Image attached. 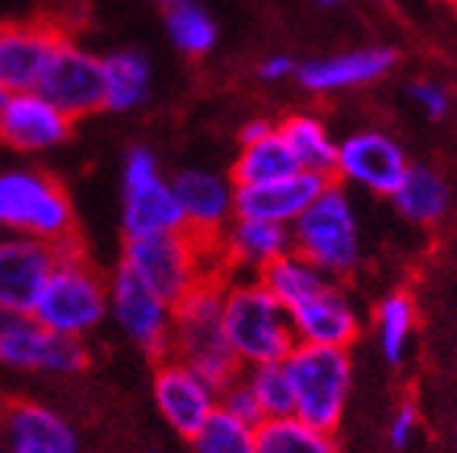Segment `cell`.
<instances>
[{
  "label": "cell",
  "mask_w": 457,
  "mask_h": 453,
  "mask_svg": "<svg viewBox=\"0 0 457 453\" xmlns=\"http://www.w3.org/2000/svg\"><path fill=\"white\" fill-rule=\"evenodd\" d=\"M222 330L242 368L286 361L299 342L289 311L257 276H226Z\"/></svg>",
  "instance_id": "obj_1"
},
{
  "label": "cell",
  "mask_w": 457,
  "mask_h": 453,
  "mask_svg": "<svg viewBox=\"0 0 457 453\" xmlns=\"http://www.w3.org/2000/svg\"><path fill=\"white\" fill-rule=\"evenodd\" d=\"M222 289H226V273H213L194 285L181 301H175V324H171L169 342L171 358L197 368L216 387L242 375V365L222 330Z\"/></svg>",
  "instance_id": "obj_2"
},
{
  "label": "cell",
  "mask_w": 457,
  "mask_h": 453,
  "mask_svg": "<svg viewBox=\"0 0 457 453\" xmlns=\"http://www.w3.org/2000/svg\"><path fill=\"white\" fill-rule=\"evenodd\" d=\"M143 285H150L165 301H181L197 283L222 273L216 260V241H204L187 228L179 232L124 238L121 263Z\"/></svg>",
  "instance_id": "obj_3"
},
{
  "label": "cell",
  "mask_w": 457,
  "mask_h": 453,
  "mask_svg": "<svg viewBox=\"0 0 457 453\" xmlns=\"http://www.w3.org/2000/svg\"><path fill=\"white\" fill-rule=\"evenodd\" d=\"M32 314L48 330L73 340H89L108 317V279L93 267L79 244L61 248Z\"/></svg>",
  "instance_id": "obj_4"
},
{
  "label": "cell",
  "mask_w": 457,
  "mask_h": 453,
  "mask_svg": "<svg viewBox=\"0 0 457 453\" xmlns=\"http://www.w3.org/2000/svg\"><path fill=\"white\" fill-rule=\"evenodd\" d=\"M293 251L321 267L328 276L350 279L362 263V232L356 210L340 181H328L308 210L289 226Z\"/></svg>",
  "instance_id": "obj_5"
},
{
  "label": "cell",
  "mask_w": 457,
  "mask_h": 453,
  "mask_svg": "<svg viewBox=\"0 0 457 453\" xmlns=\"http://www.w3.org/2000/svg\"><path fill=\"white\" fill-rule=\"evenodd\" d=\"M0 228L48 241L54 248L79 244L77 213L67 191L36 169L0 171Z\"/></svg>",
  "instance_id": "obj_6"
},
{
  "label": "cell",
  "mask_w": 457,
  "mask_h": 453,
  "mask_svg": "<svg viewBox=\"0 0 457 453\" xmlns=\"http://www.w3.org/2000/svg\"><path fill=\"white\" fill-rule=\"evenodd\" d=\"M293 381L295 418L321 432H337L353 393V355L340 346L295 342L286 358Z\"/></svg>",
  "instance_id": "obj_7"
},
{
  "label": "cell",
  "mask_w": 457,
  "mask_h": 453,
  "mask_svg": "<svg viewBox=\"0 0 457 453\" xmlns=\"http://www.w3.org/2000/svg\"><path fill=\"white\" fill-rule=\"evenodd\" d=\"M89 365L86 340L61 336L42 324L36 314L4 311L0 308V368L20 375L71 377Z\"/></svg>",
  "instance_id": "obj_8"
},
{
  "label": "cell",
  "mask_w": 457,
  "mask_h": 453,
  "mask_svg": "<svg viewBox=\"0 0 457 453\" xmlns=\"http://www.w3.org/2000/svg\"><path fill=\"white\" fill-rule=\"evenodd\" d=\"M121 226L124 238L179 232L185 228L179 197L171 191V177L162 175L159 159L150 149H130L121 169Z\"/></svg>",
  "instance_id": "obj_9"
},
{
  "label": "cell",
  "mask_w": 457,
  "mask_h": 453,
  "mask_svg": "<svg viewBox=\"0 0 457 453\" xmlns=\"http://www.w3.org/2000/svg\"><path fill=\"white\" fill-rule=\"evenodd\" d=\"M108 317L121 326V334L153 358H165L175 324V305L143 285L134 273L118 267L108 276Z\"/></svg>",
  "instance_id": "obj_10"
},
{
  "label": "cell",
  "mask_w": 457,
  "mask_h": 453,
  "mask_svg": "<svg viewBox=\"0 0 457 453\" xmlns=\"http://www.w3.org/2000/svg\"><path fill=\"white\" fill-rule=\"evenodd\" d=\"M71 38L64 29L38 13L29 20L0 22V89L7 95L38 89L51 57Z\"/></svg>",
  "instance_id": "obj_11"
},
{
  "label": "cell",
  "mask_w": 457,
  "mask_h": 453,
  "mask_svg": "<svg viewBox=\"0 0 457 453\" xmlns=\"http://www.w3.org/2000/svg\"><path fill=\"white\" fill-rule=\"evenodd\" d=\"M153 403L165 425L187 441L220 409V387L197 368L165 355L153 371Z\"/></svg>",
  "instance_id": "obj_12"
},
{
  "label": "cell",
  "mask_w": 457,
  "mask_h": 453,
  "mask_svg": "<svg viewBox=\"0 0 457 453\" xmlns=\"http://www.w3.org/2000/svg\"><path fill=\"white\" fill-rule=\"evenodd\" d=\"M407 169L410 159L403 146L385 130H356L337 143L334 181H340L343 187L353 185L375 197H391Z\"/></svg>",
  "instance_id": "obj_13"
},
{
  "label": "cell",
  "mask_w": 457,
  "mask_h": 453,
  "mask_svg": "<svg viewBox=\"0 0 457 453\" xmlns=\"http://www.w3.org/2000/svg\"><path fill=\"white\" fill-rule=\"evenodd\" d=\"M38 93L57 105L71 120L89 118L105 108V79H102V57L79 48L77 42H64L51 57Z\"/></svg>",
  "instance_id": "obj_14"
},
{
  "label": "cell",
  "mask_w": 457,
  "mask_h": 453,
  "mask_svg": "<svg viewBox=\"0 0 457 453\" xmlns=\"http://www.w3.org/2000/svg\"><path fill=\"white\" fill-rule=\"evenodd\" d=\"M61 248L29 235H0V308L32 314Z\"/></svg>",
  "instance_id": "obj_15"
},
{
  "label": "cell",
  "mask_w": 457,
  "mask_h": 453,
  "mask_svg": "<svg viewBox=\"0 0 457 453\" xmlns=\"http://www.w3.org/2000/svg\"><path fill=\"white\" fill-rule=\"evenodd\" d=\"M0 444L7 453H79V434L48 403L16 397L0 403Z\"/></svg>",
  "instance_id": "obj_16"
},
{
  "label": "cell",
  "mask_w": 457,
  "mask_h": 453,
  "mask_svg": "<svg viewBox=\"0 0 457 453\" xmlns=\"http://www.w3.org/2000/svg\"><path fill=\"white\" fill-rule=\"evenodd\" d=\"M295 340L312 346L350 349L362 336V314L353 295L340 285V279H328L318 292L289 308Z\"/></svg>",
  "instance_id": "obj_17"
},
{
  "label": "cell",
  "mask_w": 457,
  "mask_h": 453,
  "mask_svg": "<svg viewBox=\"0 0 457 453\" xmlns=\"http://www.w3.org/2000/svg\"><path fill=\"white\" fill-rule=\"evenodd\" d=\"M73 120L38 89L10 93L0 105V143L13 152H48L71 136Z\"/></svg>",
  "instance_id": "obj_18"
},
{
  "label": "cell",
  "mask_w": 457,
  "mask_h": 453,
  "mask_svg": "<svg viewBox=\"0 0 457 453\" xmlns=\"http://www.w3.org/2000/svg\"><path fill=\"white\" fill-rule=\"evenodd\" d=\"M171 191L179 197L181 219L191 235L216 241L222 228L236 219V181L207 169H185L171 177Z\"/></svg>",
  "instance_id": "obj_19"
},
{
  "label": "cell",
  "mask_w": 457,
  "mask_h": 453,
  "mask_svg": "<svg viewBox=\"0 0 457 453\" xmlns=\"http://www.w3.org/2000/svg\"><path fill=\"white\" fill-rule=\"evenodd\" d=\"M289 248L293 235L286 226L236 216L216 238V260L226 276H261Z\"/></svg>",
  "instance_id": "obj_20"
},
{
  "label": "cell",
  "mask_w": 457,
  "mask_h": 453,
  "mask_svg": "<svg viewBox=\"0 0 457 453\" xmlns=\"http://www.w3.org/2000/svg\"><path fill=\"white\" fill-rule=\"evenodd\" d=\"M328 181L330 177L312 175V171H293V175L264 181V185H236V216L277 222V226L289 228Z\"/></svg>",
  "instance_id": "obj_21"
},
{
  "label": "cell",
  "mask_w": 457,
  "mask_h": 453,
  "mask_svg": "<svg viewBox=\"0 0 457 453\" xmlns=\"http://www.w3.org/2000/svg\"><path fill=\"white\" fill-rule=\"evenodd\" d=\"M394 64H397V54L391 48H359L334 57L305 61V64L295 67V79L305 86L308 93L328 95L375 83V79L387 77Z\"/></svg>",
  "instance_id": "obj_22"
},
{
  "label": "cell",
  "mask_w": 457,
  "mask_h": 453,
  "mask_svg": "<svg viewBox=\"0 0 457 453\" xmlns=\"http://www.w3.org/2000/svg\"><path fill=\"white\" fill-rule=\"evenodd\" d=\"M391 203L400 216L413 226H438L451 210L448 181L436 169L410 165L403 181L394 187Z\"/></svg>",
  "instance_id": "obj_23"
},
{
  "label": "cell",
  "mask_w": 457,
  "mask_h": 453,
  "mask_svg": "<svg viewBox=\"0 0 457 453\" xmlns=\"http://www.w3.org/2000/svg\"><path fill=\"white\" fill-rule=\"evenodd\" d=\"M277 128L302 171H312V175H321L334 181L337 140L330 136L324 120L312 118V114H293V118H286Z\"/></svg>",
  "instance_id": "obj_24"
},
{
  "label": "cell",
  "mask_w": 457,
  "mask_h": 453,
  "mask_svg": "<svg viewBox=\"0 0 457 453\" xmlns=\"http://www.w3.org/2000/svg\"><path fill=\"white\" fill-rule=\"evenodd\" d=\"M375 340L387 365H403L416 334V301L407 289H394L381 298L371 314Z\"/></svg>",
  "instance_id": "obj_25"
},
{
  "label": "cell",
  "mask_w": 457,
  "mask_h": 453,
  "mask_svg": "<svg viewBox=\"0 0 457 453\" xmlns=\"http://www.w3.org/2000/svg\"><path fill=\"white\" fill-rule=\"evenodd\" d=\"M102 79H105L108 111H130L150 95V61L140 51H114L102 57Z\"/></svg>",
  "instance_id": "obj_26"
},
{
  "label": "cell",
  "mask_w": 457,
  "mask_h": 453,
  "mask_svg": "<svg viewBox=\"0 0 457 453\" xmlns=\"http://www.w3.org/2000/svg\"><path fill=\"white\" fill-rule=\"evenodd\" d=\"M302 171L295 165L293 152L286 146L279 128H273L270 134L257 136L251 143H242L236 162H232V181L236 185H264V181H277V177Z\"/></svg>",
  "instance_id": "obj_27"
},
{
  "label": "cell",
  "mask_w": 457,
  "mask_h": 453,
  "mask_svg": "<svg viewBox=\"0 0 457 453\" xmlns=\"http://www.w3.org/2000/svg\"><path fill=\"white\" fill-rule=\"evenodd\" d=\"M257 279H261V283L273 292V298H277L279 305L289 311V308L305 301L312 292H318L328 279H334V276H328L321 267H314L308 257H302L299 251L289 248L286 254H279L270 267H264V273H261Z\"/></svg>",
  "instance_id": "obj_28"
},
{
  "label": "cell",
  "mask_w": 457,
  "mask_h": 453,
  "mask_svg": "<svg viewBox=\"0 0 457 453\" xmlns=\"http://www.w3.org/2000/svg\"><path fill=\"white\" fill-rule=\"evenodd\" d=\"M254 453H343L334 432L308 425L302 418H267L257 425Z\"/></svg>",
  "instance_id": "obj_29"
},
{
  "label": "cell",
  "mask_w": 457,
  "mask_h": 453,
  "mask_svg": "<svg viewBox=\"0 0 457 453\" xmlns=\"http://www.w3.org/2000/svg\"><path fill=\"white\" fill-rule=\"evenodd\" d=\"M165 29L171 45L187 57H204L216 45V22L194 0H169L165 4Z\"/></svg>",
  "instance_id": "obj_30"
},
{
  "label": "cell",
  "mask_w": 457,
  "mask_h": 453,
  "mask_svg": "<svg viewBox=\"0 0 457 453\" xmlns=\"http://www.w3.org/2000/svg\"><path fill=\"white\" fill-rule=\"evenodd\" d=\"M191 453H254L257 428L228 416L226 409H216L213 416L187 438Z\"/></svg>",
  "instance_id": "obj_31"
},
{
  "label": "cell",
  "mask_w": 457,
  "mask_h": 453,
  "mask_svg": "<svg viewBox=\"0 0 457 453\" xmlns=\"http://www.w3.org/2000/svg\"><path fill=\"white\" fill-rule=\"evenodd\" d=\"M245 381L254 390V399L261 406V416L267 418H286L295 416V397H293V381L286 371V361H267V365H254V368H242Z\"/></svg>",
  "instance_id": "obj_32"
},
{
  "label": "cell",
  "mask_w": 457,
  "mask_h": 453,
  "mask_svg": "<svg viewBox=\"0 0 457 453\" xmlns=\"http://www.w3.org/2000/svg\"><path fill=\"white\" fill-rule=\"evenodd\" d=\"M220 409H226L228 416L242 418V422H248V425H254V428L264 422L261 406H257V399H254V390L245 381V375L232 377V381L220 387Z\"/></svg>",
  "instance_id": "obj_33"
},
{
  "label": "cell",
  "mask_w": 457,
  "mask_h": 453,
  "mask_svg": "<svg viewBox=\"0 0 457 453\" xmlns=\"http://www.w3.org/2000/svg\"><path fill=\"white\" fill-rule=\"evenodd\" d=\"M89 7H93V0H42L38 4V16L54 22L57 29H64L67 36H73L89 20Z\"/></svg>",
  "instance_id": "obj_34"
},
{
  "label": "cell",
  "mask_w": 457,
  "mask_h": 453,
  "mask_svg": "<svg viewBox=\"0 0 457 453\" xmlns=\"http://www.w3.org/2000/svg\"><path fill=\"white\" fill-rule=\"evenodd\" d=\"M416 432H420V409H416V403L403 399V403L394 409L391 422H387V444H391L394 450H407V447L413 444Z\"/></svg>",
  "instance_id": "obj_35"
},
{
  "label": "cell",
  "mask_w": 457,
  "mask_h": 453,
  "mask_svg": "<svg viewBox=\"0 0 457 453\" xmlns=\"http://www.w3.org/2000/svg\"><path fill=\"white\" fill-rule=\"evenodd\" d=\"M410 99H413L416 105L426 111V118H432V120H442L451 108L448 89H445L442 83H436V79H416V83L410 86Z\"/></svg>",
  "instance_id": "obj_36"
},
{
  "label": "cell",
  "mask_w": 457,
  "mask_h": 453,
  "mask_svg": "<svg viewBox=\"0 0 457 453\" xmlns=\"http://www.w3.org/2000/svg\"><path fill=\"white\" fill-rule=\"evenodd\" d=\"M295 67H299V64H293L286 54H273V57H267L264 64L257 67V73H261V79H267V83H277V79L293 77Z\"/></svg>",
  "instance_id": "obj_37"
},
{
  "label": "cell",
  "mask_w": 457,
  "mask_h": 453,
  "mask_svg": "<svg viewBox=\"0 0 457 453\" xmlns=\"http://www.w3.org/2000/svg\"><path fill=\"white\" fill-rule=\"evenodd\" d=\"M273 128H277V124H270V120H248L242 128V143H251V140H257V136L270 134Z\"/></svg>",
  "instance_id": "obj_38"
},
{
  "label": "cell",
  "mask_w": 457,
  "mask_h": 453,
  "mask_svg": "<svg viewBox=\"0 0 457 453\" xmlns=\"http://www.w3.org/2000/svg\"><path fill=\"white\" fill-rule=\"evenodd\" d=\"M318 4H324V7H334V4H340V0H318Z\"/></svg>",
  "instance_id": "obj_39"
},
{
  "label": "cell",
  "mask_w": 457,
  "mask_h": 453,
  "mask_svg": "<svg viewBox=\"0 0 457 453\" xmlns=\"http://www.w3.org/2000/svg\"><path fill=\"white\" fill-rule=\"evenodd\" d=\"M4 102H7V93H4V89H0V105H4Z\"/></svg>",
  "instance_id": "obj_40"
},
{
  "label": "cell",
  "mask_w": 457,
  "mask_h": 453,
  "mask_svg": "<svg viewBox=\"0 0 457 453\" xmlns=\"http://www.w3.org/2000/svg\"><path fill=\"white\" fill-rule=\"evenodd\" d=\"M146 453H165V450H159V447H150V450H146Z\"/></svg>",
  "instance_id": "obj_41"
},
{
  "label": "cell",
  "mask_w": 457,
  "mask_h": 453,
  "mask_svg": "<svg viewBox=\"0 0 457 453\" xmlns=\"http://www.w3.org/2000/svg\"><path fill=\"white\" fill-rule=\"evenodd\" d=\"M0 453H7V450H4V444H0Z\"/></svg>",
  "instance_id": "obj_42"
},
{
  "label": "cell",
  "mask_w": 457,
  "mask_h": 453,
  "mask_svg": "<svg viewBox=\"0 0 457 453\" xmlns=\"http://www.w3.org/2000/svg\"><path fill=\"white\" fill-rule=\"evenodd\" d=\"M451 4H454V10H457V0H451Z\"/></svg>",
  "instance_id": "obj_43"
},
{
  "label": "cell",
  "mask_w": 457,
  "mask_h": 453,
  "mask_svg": "<svg viewBox=\"0 0 457 453\" xmlns=\"http://www.w3.org/2000/svg\"><path fill=\"white\" fill-rule=\"evenodd\" d=\"M162 4H169V0H162Z\"/></svg>",
  "instance_id": "obj_44"
},
{
  "label": "cell",
  "mask_w": 457,
  "mask_h": 453,
  "mask_svg": "<svg viewBox=\"0 0 457 453\" xmlns=\"http://www.w3.org/2000/svg\"><path fill=\"white\" fill-rule=\"evenodd\" d=\"M0 235H4V228H0Z\"/></svg>",
  "instance_id": "obj_45"
}]
</instances>
